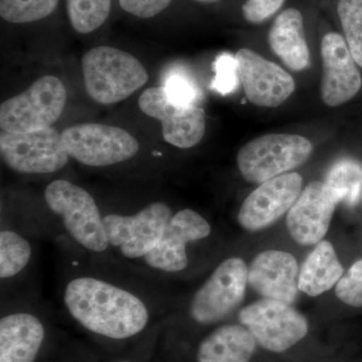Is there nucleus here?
<instances>
[{
  "instance_id": "f257e3e1",
  "label": "nucleus",
  "mask_w": 362,
  "mask_h": 362,
  "mask_svg": "<svg viewBox=\"0 0 362 362\" xmlns=\"http://www.w3.org/2000/svg\"><path fill=\"white\" fill-rule=\"evenodd\" d=\"M62 299L69 315L83 329L114 341L141 335L148 329L156 308L133 285L94 271L68 278Z\"/></svg>"
},
{
  "instance_id": "f03ea898",
  "label": "nucleus",
  "mask_w": 362,
  "mask_h": 362,
  "mask_svg": "<svg viewBox=\"0 0 362 362\" xmlns=\"http://www.w3.org/2000/svg\"><path fill=\"white\" fill-rule=\"evenodd\" d=\"M47 209L78 249L100 261H114L103 213L89 192L71 181H52L45 189Z\"/></svg>"
},
{
  "instance_id": "7ed1b4c3",
  "label": "nucleus",
  "mask_w": 362,
  "mask_h": 362,
  "mask_svg": "<svg viewBox=\"0 0 362 362\" xmlns=\"http://www.w3.org/2000/svg\"><path fill=\"white\" fill-rule=\"evenodd\" d=\"M85 89L97 103L109 105L129 98L148 81L144 66L116 47H94L82 59Z\"/></svg>"
},
{
  "instance_id": "20e7f679",
  "label": "nucleus",
  "mask_w": 362,
  "mask_h": 362,
  "mask_svg": "<svg viewBox=\"0 0 362 362\" xmlns=\"http://www.w3.org/2000/svg\"><path fill=\"white\" fill-rule=\"evenodd\" d=\"M171 207L154 201L132 213L103 214L114 261L138 264L158 244L173 218Z\"/></svg>"
},
{
  "instance_id": "39448f33",
  "label": "nucleus",
  "mask_w": 362,
  "mask_h": 362,
  "mask_svg": "<svg viewBox=\"0 0 362 362\" xmlns=\"http://www.w3.org/2000/svg\"><path fill=\"white\" fill-rule=\"evenodd\" d=\"M312 152L313 145L301 135L259 136L238 152V168L245 180L262 185L302 165Z\"/></svg>"
},
{
  "instance_id": "423d86ee",
  "label": "nucleus",
  "mask_w": 362,
  "mask_h": 362,
  "mask_svg": "<svg viewBox=\"0 0 362 362\" xmlns=\"http://www.w3.org/2000/svg\"><path fill=\"white\" fill-rule=\"evenodd\" d=\"M66 90L54 76L35 81L25 92L0 106V127L11 133H26L52 127L65 109Z\"/></svg>"
},
{
  "instance_id": "0eeeda50",
  "label": "nucleus",
  "mask_w": 362,
  "mask_h": 362,
  "mask_svg": "<svg viewBox=\"0 0 362 362\" xmlns=\"http://www.w3.org/2000/svg\"><path fill=\"white\" fill-rule=\"evenodd\" d=\"M71 158L94 168H109L137 156L140 145L127 131L104 124L71 126L61 133Z\"/></svg>"
},
{
  "instance_id": "6e6552de",
  "label": "nucleus",
  "mask_w": 362,
  "mask_h": 362,
  "mask_svg": "<svg viewBox=\"0 0 362 362\" xmlns=\"http://www.w3.org/2000/svg\"><path fill=\"white\" fill-rule=\"evenodd\" d=\"M247 272L246 263L240 258L221 262L190 299V318L201 325H211L228 318L244 300Z\"/></svg>"
},
{
  "instance_id": "1a4fd4ad",
  "label": "nucleus",
  "mask_w": 362,
  "mask_h": 362,
  "mask_svg": "<svg viewBox=\"0 0 362 362\" xmlns=\"http://www.w3.org/2000/svg\"><path fill=\"white\" fill-rule=\"evenodd\" d=\"M0 153L7 168L21 175H49L68 164L62 135L54 128L26 133L2 131Z\"/></svg>"
},
{
  "instance_id": "9d476101",
  "label": "nucleus",
  "mask_w": 362,
  "mask_h": 362,
  "mask_svg": "<svg viewBox=\"0 0 362 362\" xmlns=\"http://www.w3.org/2000/svg\"><path fill=\"white\" fill-rule=\"evenodd\" d=\"M239 320L262 347L276 354L291 349L308 332L303 314L291 304L269 298L243 308Z\"/></svg>"
},
{
  "instance_id": "9b49d317",
  "label": "nucleus",
  "mask_w": 362,
  "mask_h": 362,
  "mask_svg": "<svg viewBox=\"0 0 362 362\" xmlns=\"http://www.w3.org/2000/svg\"><path fill=\"white\" fill-rule=\"evenodd\" d=\"M211 233V226L202 214L194 209H180L173 214L156 247L137 265L156 276L181 273L189 265V245L206 239Z\"/></svg>"
},
{
  "instance_id": "f8f14e48",
  "label": "nucleus",
  "mask_w": 362,
  "mask_h": 362,
  "mask_svg": "<svg viewBox=\"0 0 362 362\" xmlns=\"http://www.w3.org/2000/svg\"><path fill=\"white\" fill-rule=\"evenodd\" d=\"M143 113L162 123L163 138L169 144L187 149L199 144L206 132V115L197 105L169 101L163 87L145 90L139 98Z\"/></svg>"
},
{
  "instance_id": "ddd939ff",
  "label": "nucleus",
  "mask_w": 362,
  "mask_h": 362,
  "mask_svg": "<svg viewBox=\"0 0 362 362\" xmlns=\"http://www.w3.org/2000/svg\"><path fill=\"white\" fill-rule=\"evenodd\" d=\"M235 57L240 84L252 104L274 108L294 92V78L277 64L250 49H240Z\"/></svg>"
},
{
  "instance_id": "4468645a",
  "label": "nucleus",
  "mask_w": 362,
  "mask_h": 362,
  "mask_svg": "<svg viewBox=\"0 0 362 362\" xmlns=\"http://www.w3.org/2000/svg\"><path fill=\"white\" fill-rule=\"evenodd\" d=\"M302 176L295 173L262 183L240 206V226L251 232L271 226L290 211L302 192Z\"/></svg>"
},
{
  "instance_id": "2eb2a0df",
  "label": "nucleus",
  "mask_w": 362,
  "mask_h": 362,
  "mask_svg": "<svg viewBox=\"0 0 362 362\" xmlns=\"http://www.w3.org/2000/svg\"><path fill=\"white\" fill-rule=\"evenodd\" d=\"M323 76L321 97L324 103L337 107L349 102L361 90L362 80L351 52L339 33H329L321 42Z\"/></svg>"
},
{
  "instance_id": "dca6fc26",
  "label": "nucleus",
  "mask_w": 362,
  "mask_h": 362,
  "mask_svg": "<svg viewBox=\"0 0 362 362\" xmlns=\"http://www.w3.org/2000/svg\"><path fill=\"white\" fill-rule=\"evenodd\" d=\"M337 204L325 183H309L288 213V230L293 239L303 246L321 242L329 230Z\"/></svg>"
},
{
  "instance_id": "f3484780",
  "label": "nucleus",
  "mask_w": 362,
  "mask_h": 362,
  "mask_svg": "<svg viewBox=\"0 0 362 362\" xmlns=\"http://www.w3.org/2000/svg\"><path fill=\"white\" fill-rule=\"evenodd\" d=\"M299 273V266L293 255L270 250L252 259L247 272V283L264 298L293 304L300 291Z\"/></svg>"
},
{
  "instance_id": "a211bd4d",
  "label": "nucleus",
  "mask_w": 362,
  "mask_h": 362,
  "mask_svg": "<svg viewBox=\"0 0 362 362\" xmlns=\"http://www.w3.org/2000/svg\"><path fill=\"white\" fill-rule=\"evenodd\" d=\"M44 319L28 309H13L0 318V362H35L45 339Z\"/></svg>"
},
{
  "instance_id": "6ab92c4d",
  "label": "nucleus",
  "mask_w": 362,
  "mask_h": 362,
  "mask_svg": "<svg viewBox=\"0 0 362 362\" xmlns=\"http://www.w3.org/2000/svg\"><path fill=\"white\" fill-rule=\"evenodd\" d=\"M272 51L290 70L303 71L310 63V52L304 35L302 13L288 8L279 14L269 32Z\"/></svg>"
},
{
  "instance_id": "aec40b11",
  "label": "nucleus",
  "mask_w": 362,
  "mask_h": 362,
  "mask_svg": "<svg viewBox=\"0 0 362 362\" xmlns=\"http://www.w3.org/2000/svg\"><path fill=\"white\" fill-rule=\"evenodd\" d=\"M257 343L244 325L225 324L199 343L197 362H250Z\"/></svg>"
},
{
  "instance_id": "412c9836",
  "label": "nucleus",
  "mask_w": 362,
  "mask_h": 362,
  "mask_svg": "<svg viewBox=\"0 0 362 362\" xmlns=\"http://www.w3.org/2000/svg\"><path fill=\"white\" fill-rule=\"evenodd\" d=\"M343 275V267L332 244L321 240L305 259L299 273V290L316 297L329 291Z\"/></svg>"
},
{
  "instance_id": "4be33fe9",
  "label": "nucleus",
  "mask_w": 362,
  "mask_h": 362,
  "mask_svg": "<svg viewBox=\"0 0 362 362\" xmlns=\"http://www.w3.org/2000/svg\"><path fill=\"white\" fill-rule=\"evenodd\" d=\"M33 258L32 242L13 226L0 230V278L2 284L20 277Z\"/></svg>"
},
{
  "instance_id": "5701e85b",
  "label": "nucleus",
  "mask_w": 362,
  "mask_h": 362,
  "mask_svg": "<svg viewBox=\"0 0 362 362\" xmlns=\"http://www.w3.org/2000/svg\"><path fill=\"white\" fill-rule=\"evenodd\" d=\"M324 183L338 204L356 206L362 195V165L354 159H340L331 166Z\"/></svg>"
},
{
  "instance_id": "b1692460",
  "label": "nucleus",
  "mask_w": 362,
  "mask_h": 362,
  "mask_svg": "<svg viewBox=\"0 0 362 362\" xmlns=\"http://www.w3.org/2000/svg\"><path fill=\"white\" fill-rule=\"evenodd\" d=\"M69 18L80 33L94 32L103 25L111 11V0H66Z\"/></svg>"
},
{
  "instance_id": "393cba45",
  "label": "nucleus",
  "mask_w": 362,
  "mask_h": 362,
  "mask_svg": "<svg viewBox=\"0 0 362 362\" xmlns=\"http://www.w3.org/2000/svg\"><path fill=\"white\" fill-rule=\"evenodd\" d=\"M337 13L352 58L362 68V0H339Z\"/></svg>"
},
{
  "instance_id": "a878e982",
  "label": "nucleus",
  "mask_w": 362,
  "mask_h": 362,
  "mask_svg": "<svg viewBox=\"0 0 362 362\" xmlns=\"http://www.w3.org/2000/svg\"><path fill=\"white\" fill-rule=\"evenodd\" d=\"M59 0H0V16L11 23L42 20L58 6Z\"/></svg>"
},
{
  "instance_id": "bb28decb",
  "label": "nucleus",
  "mask_w": 362,
  "mask_h": 362,
  "mask_svg": "<svg viewBox=\"0 0 362 362\" xmlns=\"http://www.w3.org/2000/svg\"><path fill=\"white\" fill-rule=\"evenodd\" d=\"M163 88L169 101L173 103L197 105L199 100V90L194 80L180 71L170 74Z\"/></svg>"
},
{
  "instance_id": "cd10ccee",
  "label": "nucleus",
  "mask_w": 362,
  "mask_h": 362,
  "mask_svg": "<svg viewBox=\"0 0 362 362\" xmlns=\"http://www.w3.org/2000/svg\"><path fill=\"white\" fill-rule=\"evenodd\" d=\"M335 293L343 303L362 307V258L343 274L338 281Z\"/></svg>"
},
{
  "instance_id": "c85d7f7f",
  "label": "nucleus",
  "mask_w": 362,
  "mask_h": 362,
  "mask_svg": "<svg viewBox=\"0 0 362 362\" xmlns=\"http://www.w3.org/2000/svg\"><path fill=\"white\" fill-rule=\"evenodd\" d=\"M216 78L213 87L221 94L226 95L232 93L238 87L240 82L238 63L235 57L232 54H221L216 59Z\"/></svg>"
},
{
  "instance_id": "c756f323",
  "label": "nucleus",
  "mask_w": 362,
  "mask_h": 362,
  "mask_svg": "<svg viewBox=\"0 0 362 362\" xmlns=\"http://www.w3.org/2000/svg\"><path fill=\"white\" fill-rule=\"evenodd\" d=\"M285 0H247L243 14L249 23H261L277 13Z\"/></svg>"
},
{
  "instance_id": "7c9ffc66",
  "label": "nucleus",
  "mask_w": 362,
  "mask_h": 362,
  "mask_svg": "<svg viewBox=\"0 0 362 362\" xmlns=\"http://www.w3.org/2000/svg\"><path fill=\"white\" fill-rule=\"evenodd\" d=\"M171 0H119L121 7L140 18H150L163 11Z\"/></svg>"
},
{
  "instance_id": "2f4dec72",
  "label": "nucleus",
  "mask_w": 362,
  "mask_h": 362,
  "mask_svg": "<svg viewBox=\"0 0 362 362\" xmlns=\"http://www.w3.org/2000/svg\"><path fill=\"white\" fill-rule=\"evenodd\" d=\"M112 362H137L133 361V359H119V361H112Z\"/></svg>"
},
{
  "instance_id": "473e14b6",
  "label": "nucleus",
  "mask_w": 362,
  "mask_h": 362,
  "mask_svg": "<svg viewBox=\"0 0 362 362\" xmlns=\"http://www.w3.org/2000/svg\"><path fill=\"white\" fill-rule=\"evenodd\" d=\"M197 1L206 2V4H211V2L218 1V0H197Z\"/></svg>"
}]
</instances>
